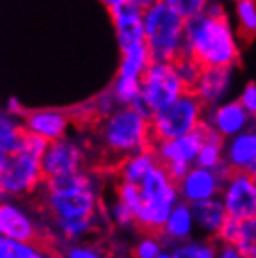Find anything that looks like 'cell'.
I'll list each match as a JSON object with an SVG mask.
<instances>
[{
	"label": "cell",
	"mask_w": 256,
	"mask_h": 258,
	"mask_svg": "<svg viewBox=\"0 0 256 258\" xmlns=\"http://www.w3.org/2000/svg\"><path fill=\"white\" fill-rule=\"evenodd\" d=\"M142 206L135 213L137 228L144 234H159L168 215L179 202L178 183L168 176L167 168L159 165L141 185Z\"/></svg>",
	"instance_id": "cell-5"
},
{
	"label": "cell",
	"mask_w": 256,
	"mask_h": 258,
	"mask_svg": "<svg viewBox=\"0 0 256 258\" xmlns=\"http://www.w3.org/2000/svg\"><path fill=\"white\" fill-rule=\"evenodd\" d=\"M144 43L154 62H176L183 56L185 19L168 0H152L144 10Z\"/></svg>",
	"instance_id": "cell-4"
},
{
	"label": "cell",
	"mask_w": 256,
	"mask_h": 258,
	"mask_svg": "<svg viewBox=\"0 0 256 258\" xmlns=\"http://www.w3.org/2000/svg\"><path fill=\"white\" fill-rule=\"evenodd\" d=\"M114 197L120 202H123L125 206L133 213H137L142 206V195L139 185L133 183H125V181H116L114 185Z\"/></svg>",
	"instance_id": "cell-35"
},
{
	"label": "cell",
	"mask_w": 256,
	"mask_h": 258,
	"mask_svg": "<svg viewBox=\"0 0 256 258\" xmlns=\"http://www.w3.org/2000/svg\"><path fill=\"white\" fill-rule=\"evenodd\" d=\"M39 200L52 221L96 219L101 213L96 178L83 170L73 176L45 180Z\"/></svg>",
	"instance_id": "cell-2"
},
{
	"label": "cell",
	"mask_w": 256,
	"mask_h": 258,
	"mask_svg": "<svg viewBox=\"0 0 256 258\" xmlns=\"http://www.w3.org/2000/svg\"><path fill=\"white\" fill-rule=\"evenodd\" d=\"M239 226H241V221H236V219H226V223L223 225V228L219 230L217 238H215V241H217L219 245H236V239L237 236H239Z\"/></svg>",
	"instance_id": "cell-38"
},
{
	"label": "cell",
	"mask_w": 256,
	"mask_h": 258,
	"mask_svg": "<svg viewBox=\"0 0 256 258\" xmlns=\"http://www.w3.org/2000/svg\"><path fill=\"white\" fill-rule=\"evenodd\" d=\"M165 168H167L168 176H170V178H172V180L176 181V183L183 180L187 172L191 170V167H189V165H179V163H174V165H167Z\"/></svg>",
	"instance_id": "cell-41"
},
{
	"label": "cell",
	"mask_w": 256,
	"mask_h": 258,
	"mask_svg": "<svg viewBox=\"0 0 256 258\" xmlns=\"http://www.w3.org/2000/svg\"><path fill=\"white\" fill-rule=\"evenodd\" d=\"M26 133L38 135L47 142L60 141L70 137V129L73 125V116L70 110L47 107V109H30L23 116Z\"/></svg>",
	"instance_id": "cell-14"
},
{
	"label": "cell",
	"mask_w": 256,
	"mask_h": 258,
	"mask_svg": "<svg viewBox=\"0 0 256 258\" xmlns=\"http://www.w3.org/2000/svg\"><path fill=\"white\" fill-rule=\"evenodd\" d=\"M204 127V125H202ZM202 127L199 131H195L191 135L179 137V139H172V141H163V142H154L152 150L155 152L159 165L167 167V165H189L195 167L197 159L200 154V146H202Z\"/></svg>",
	"instance_id": "cell-17"
},
{
	"label": "cell",
	"mask_w": 256,
	"mask_h": 258,
	"mask_svg": "<svg viewBox=\"0 0 256 258\" xmlns=\"http://www.w3.org/2000/svg\"><path fill=\"white\" fill-rule=\"evenodd\" d=\"M157 167H159V159H157L154 150L150 148L135 155H129L123 161L118 163L116 165V178H118V181L141 185Z\"/></svg>",
	"instance_id": "cell-20"
},
{
	"label": "cell",
	"mask_w": 256,
	"mask_h": 258,
	"mask_svg": "<svg viewBox=\"0 0 256 258\" xmlns=\"http://www.w3.org/2000/svg\"><path fill=\"white\" fill-rule=\"evenodd\" d=\"M157 258H174V256H172V251H170V249H165Z\"/></svg>",
	"instance_id": "cell-47"
},
{
	"label": "cell",
	"mask_w": 256,
	"mask_h": 258,
	"mask_svg": "<svg viewBox=\"0 0 256 258\" xmlns=\"http://www.w3.org/2000/svg\"><path fill=\"white\" fill-rule=\"evenodd\" d=\"M105 213L109 217V223H112V225L122 228V230H127V228L137 226V223H135V213L123 202H120V200L116 199V197L107 204Z\"/></svg>",
	"instance_id": "cell-29"
},
{
	"label": "cell",
	"mask_w": 256,
	"mask_h": 258,
	"mask_svg": "<svg viewBox=\"0 0 256 258\" xmlns=\"http://www.w3.org/2000/svg\"><path fill=\"white\" fill-rule=\"evenodd\" d=\"M174 66H176V71H178L179 79H181V83L185 84V88L189 92L195 88V84L199 83L200 79V73H202V66L197 62L195 58H191V56H179L176 62H174Z\"/></svg>",
	"instance_id": "cell-32"
},
{
	"label": "cell",
	"mask_w": 256,
	"mask_h": 258,
	"mask_svg": "<svg viewBox=\"0 0 256 258\" xmlns=\"http://www.w3.org/2000/svg\"><path fill=\"white\" fill-rule=\"evenodd\" d=\"M250 174H252V176H254V178H256V167H254V170H252V172H250Z\"/></svg>",
	"instance_id": "cell-49"
},
{
	"label": "cell",
	"mask_w": 256,
	"mask_h": 258,
	"mask_svg": "<svg viewBox=\"0 0 256 258\" xmlns=\"http://www.w3.org/2000/svg\"><path fill=\"white\" fill-rule=\"evenodd\" d=\"M26 137L23 118L13 116L6 109H0V146L8 155L21 152Z\"/></svg>",
	"instance_id": "cell-25"
},
{
	"label": "cell",
	"mask_w": 256,
	"mask_h": 258,
	"mask_svg": "<svg viewBox=\"0 0 256 258\" xmlns=\"http://www.w3.org/2000/svg\"><path fill=\"white\" fill-rule=\"evenodd\" d=\"M45 183L41 159L26 152H17L8 157L4 168L0 170V191L6 200L25 199L41 191Z\"/></svg>",
	"instance_id": "cell-8"
},
{
	"label": "cell",
	"mask_w": 256,
	"mask_h": 258,
	"mask_svg": "<svg viewBox=\"0 0 256 258\" xmlns=\"http://www.w3.org/2000/svg\"><path fill=\"white\" fill-rule=\"evenodd\" d=\"M204 13L212 15V17H226V15H228L226 10H224L223 2H208V4H206Z\"/></svg>",
	"instance_id": "cell-43"
},
{
	"label": "cell",
	"mask_w": 256,
	"mask_h": 258,
	"mask_svg": "<svg viewBox=\"0 0 256 258\" xmlns=\"http://www.w3.org/2000/svg\"><path fill=\"white\" fill-rule=\"evenodd\" d=\"M0 236H2V215H0Z\"/></svg>",
	"instance_id": "cell-48"
},
{
	"label": "cell",
	"mask_w": 256,
	"mask_h": 258,
	"mask_svg": "<svg viewBox=\"0 0 256 258\" xmlns=\"http://www.w3.org/2000/svg\"><path fill=\"white\" fill-rule=\"evenodd\" d=\"M185 84L181 83L174 62H154L142 77L141 99L133 105L144 116L152 118L155 112L172 105L183 96Z\"/></svg>",
	"instance_id": "cell-7"
},
{
	"label": "cell",
	"mask_w": 256,
	"mask_h": 258,
	"mask_svg": "<svg viewBox=\"0 0 256 258\" xmlns=\"http://www.w3.org/2000/svg\"><path fill=\"white\" fill-rule=\"evenodd\" d=\"M224 167L228 172H252L256 167V127L224 141Z\"/></svg>",
	"instance_id": "cell-18"
},
{
	"label": "cell",
	"mask_w": 256,
	"mask_h": 258,
	"mask_svg": "<svg viewBox=\"0 0 256 258\" xmlns=\"http://www.w3.org/2000/svg\"><path fill=\"white\" fill-rule=\"evenodd\" d=\"M197 167L212 168V170L226 168L224 167V139L206 125L202 127V146L197 159Z\"/></svg>",
	"instance_id": "cell-24"
},
{
	"label": "cell",
	"mask_w": 256,
	"mask_h": 258,
	"mask_svg": "<svg viewBox=\"0 0 256 258\" xmlns=\"http://www.w3.org/2000/svg\"><path fill=\"white\" fill-rule=\"evenodd\" d=\"M230 219L256 217V178L250 172H228L219 195Z\"/></svg>",
	"instance_id": "cell-10"
},
{
	"label": "cell",
	"mask_w": 256,
	"mask_h": 258,
	"mask_svg": "<svg viewBox=\"0 0 256 258\" xmlns=\"http://www.w3.org/2000/svg\"><path fill=\"white\" fill-rule=\"evenodd\" d=\"M105 215V210L97 215L96 219H73V221H52V232L62 243L71 245V243H79L83 241L86 236L96 230L99 226V217Z\"/></svg>",
	"instance_id": "cell-23"
},
{
	"label": "cell",
	"mask_w": 256,
	"mask_h": 258,
	"mask_svg": "<svg viewBox=\"0 0 256 258\" xmlns=\"http://www.w3.org/2000/svg\"><path fill=\"white\" fill-rule=\"evenodd\" d=\"M86 165V152L83 142L73 137H64L60 141L49 142V148L41 157L45 180L64 178L83 172Z\"/></svg>",
	"instance_id": "cell-11"
},
{
	"label": "cell",
	"mask_w": 256,
	"mask_h": 258,
	"mask_svg": "<svg viewBox=\"0 0 256 258\" xmlns=\"http://www.w3.org/2000/svg\"><path fill=\"white\" fill-rule=\"evenodd\" d=\"M4 109H6L10 114H13V116H19V118L25 116V112H26L25 107L21 105V101L17 99V97H10V99L6 101V107H4Z\"/></svg>",
	"instance_id": "cell-42"
},
{
	"label": "cell",
	"mask_w": 256,
	"mask_h": 258,
	"mask_svg": "<svg viewBox=\"0 0 256 258\" xmlns=\"http://www.w3.org/2000/svg\"><path fill=\"white\" fill-rule=\"evenodd\" d=\"M168 2L185 21L202 15L208 4V0H168Z\"/></svg>",
	"instance_id": "cell-37"
},
{
	"label": "cell",
	"mask_w": 256,
	"mask_h": 258,
	"mask_svg": "<svg viewBox=\"0 0 256 258\" xmlns=\"http://www.w3.org/2000/svg\"><path fill=\"white\" fill-rule=\"evenodd\" d=\"M110 90H112V94H114L116 101H118L120 107H133L141 99L142 79L116 75L112 84H110Z\"/></svg>",
	"instance_id": "cell-28"
},
{
	"label": "cell",
	"mask_w": 256,
	"mask_h": 258,
	"mask_svg": "<svg viewBox=\"0 0 256 258\" xmlns=\"http://www.w3.org/2000/svg\"><path fill=\"white\" fill-rule=\"evenodd\" d=\"M237 101L256 120V83L245 84L241 92H239V96H237Z\"/></svg>",
	"instance_id": "cell-40"
},
{
	"label": "cell",
	"mask_w": 256,
	"mask_h": 258,
	"mask_svg": "<svg viewBox=\"0 0 256 258\" xmlns=\"http://www.w3.org/2000/svg\"><path fill=\"white\" fill-rule=\"evenodd\" d=\"M2 236L25 243H39L41 230L36 217L17 200H4L0 204Z\"/></svg>",
	"instance_id": "cell-15"
},
{
	"label": "cell",
	"mask_w": 256,
	"mask_h": 258,
	"mask_svg": "<svg viewBox=\"0 0 256 258\" xmlns=\"http://www.w3.org/2000/svg\"><path fill=\"white\" fill-rule=\"evenodd\" d=\"M234 28L237 38L250 41L256 36V2L254 0H237L234 4Z\"/></svg>",
	"instance_id": "cell-26"
},
{
	"label": "cell",
	"mask_w": 256,
	"mask_h": 258,
	"mask_svg": "<svg viewBox=\"0 0 256 258\" xmlns=\"http://www.w3.org/2000/svg\"><path fill=\"white\" fill-rule=\"evenodd\" d=\"M60 258H109V254L103 247L96 243L79 241V243L66 245L60 252Z\"/></svg>",
	"instance_id": "cell-34"
},
{
	"label": "cell",
	"mask_w": 256,
	"mask_h": 258,
	"mask_svg": "<svg viewBox=\"0 0 256 258\" xmlns=\"http://www.w3.org/2000/svg\"><path fill=\"white\" fill-rule=\"evenodd\" d=\"M195 232H197V225H195L193 208L189 204H185V202H179L178 206L170 212L159 236L163 239L165 247L172 249L174 245H179V243H185V241L195 239L193 238Z\"/></svg>",
	"instance_id": "cell-19"
},
{
	"label": "cell",
	"mask_w": 256,
	"mask_h": 258,
	"mask_svg": "<svg viewBox=\"0 0 256 258\" xmlns=\"http://www.w3.org/2000/svg\"><path fill=\"white\" fill-rule=\"evenodd\" d=\"M204 125L226 141L247 129L256 127V120L241 107L237 99H228L212 109H206Z\"/></svg>",
	"instance_id": "cell-13"
},
{
	"label": "cell",
	"mask_w": 256,
	"mask_h": 258,
	"mask_svg": "<svg viewBox=\"0 0 256 258\" xmlns=\"http://www.w3.org/2000/svg\"><path fill=\"white\" fill-rule=\"evenodd\" d=\"M234 247L245 258H256V217L249 221H241L239 236H237Z\"/></svg>",
	"instance_id": "cell-30"
},
{
	"label": "cell",
	"mask_w": 256,
	"mask_h": 258,
	"mask_svg": "<svg viewBox=\"0 0 256 258\" xmlns=\"http://www.w3.org/2000/svg\"><path fill=\"white\" fill-rule=\"evenodd\" d=\"M96 135L103 152L118 163L154 146L150 118L135 107H120L110 116L99 120Z\"/></svg>",
	"instance_id": "cell-3"
},
{
	"label": "cell",
	"mask_w": 256,
	"mask_h": 258,
	"mask_svg": "<svg viewBox=\"0 0 256 258\" xmlns=\"http://www.w3.org/2000/svg\"><path fill=\"white\" fill-rule=\"evenodd\" d=\"M206 107L193 92H185L172 105L155 112L150 118L154 142L172 141L179 137L191 135L204 125Z\"/></svg>",
	"instance_id": "cell-6"
},
{
	"label": "cell",
	"mask_w": 256,
	"mask_h": 258,
	"mask_svg": "<svg viewBox=\"0 0 256 258\" xmlns=\"http://www.w3.org/2000/svg\"><path fill=\"white\" fill-rule=\"evenodd\" d=\"M217 258H245V256L239 251H237L236 247H232V245H221V247H219Z\"/></svg>",
	"instance_id": "cell-44"
},
{
	"label": "cell",
	"mask_w": 256,
	"mask_h": 258,
	"mask_svg": "<svg viewBox=\"0 0 256 258\" xmlns=\"http://www.w3.org/2000/svg\"><path fill=\"white\" fill-rule=\"evenodd\" d=\"M8 157H10V155H8L6 152H4V148L0 146V170L4 168V165H6V161H8Z\"/></svg>",
	"instance_id": "cell-46"
},
{
	"label": "cell",
	"mask_w": 256,
	"mask_h": 258,
	"mask_svg": "<svg viewBox=\"0 0 256 258\" xmlns=\"http://www.w3.org/2000/svg\"><path fill=\"white\" fill-rule=\"evenodd\" d=\"M183 54L202 68H236L241 58V45L228 15L212 17L202 13L185 21Z\"/></svg>",
	"instance_id": "cell-1"
},
{
	"label": "cell",
	"mask_w": 256,
	"mask_h": 258,
	"mask_svg": "<svg viewBox=\"0 0 256 258\" xmlns=\"http://www.w3.org/2000/svg\"><path fill=\"white\" fill-rule=\"evenodd\" d=\"M47 148H49V142L45 141V139H41V137L38 135H30V133H26L25 137V142H23V152H26V154L34 155V157H38V159H41L45 155V152H47Z\"/></svg>",
	"instance_id": "cell-39"
},
{
	"label": "cell",
	"mask_w": 256,
	"mask_h": 258,
	"mask_svg": "<svg viewBox=\"0 0 256 258\" xmlns=\"http://www.w3.org/2000/svg\"><path fill=\"white\" fill-rule=\"evenodd\" d=\"M193 215H195V225L200 234H204L206 239H215L219 230L228 219V213L224 210V204L221 199L204 200L199 204H193Z\"/></svg>",
	"instance_id": "cell-21"
},
{
	"label": "cell",
	"mask_w": 256,
	"mask_h": 258,
	"mask_svg": "<svg viewBox=\"0 0 256 258\" xmlns=\"http://www.w3.org/2000/svg\"><path fill=\"white\" fill-rule=\"evenodd\" d=\"M219 243L215 239H191L185 243L174 245L172 251L174 258H217Z\"/></svg>",
	"instance_id": "cell-27"
},
{
	"label": "cell",
	"mask_w": 256,
	"mask_h": 258,
	"mask_svg": "<svg viewBox=\"0 0 256 258\" xmlns=\"http://www.w3.org/2000/svg\"><path fill=\"white\" fill-rule=\"evenodd\" d=\"M38 249L39 243H25L0 236V258H32Z\"/></svg>",
	"instance_id": "cell-31"
},
{
	"label": "cell",
	"mask_w": 256,
	"mask_h": 258,
	"mask_svg": "<svg viewBox=\"0 0 256 258\" xmlns=\"http://www.w3.org/2000/svg\"><path fill=\"white\" fill-rule=\"evenodd\" d=\"M234 88V68H204L200 73L199 83L195 84L193 94L206 109L228 101Z\"/></svg>",
	"instance_id": "cell-16"
},
{
	"label": "cell",
	"mask_w": 256,
	"mask_h": 258,
	"mask_svg": "<svg viewBox=\"0 0 256 258\" xmlns=\"http://www.w3.org/2000/svg\"><path fill=\"white\" fill-rule=\"evenodd\" d=\"M90 103H92V107H94L97 122L103 120V118L110 116L112 112H116V110L120 109V105H118V101H116L114 94H112V90H110V86L99 92L94 99H90Z\"/></svg>",
	"instance_id": "cell-36"
},
{
	"label": "cell",
	"mask_w": 256,
	"mask_h": 258,
	"mask_svg": "<svg viewBox=\"0 0 256 258\" xmlns=\"http://www.w3.org/2000/svg\"><path fill=\"white\" fill-rule=\"evenodd\" d=\"M120 52H122V56H120V66H118L116 75L142 79L144 73L148 71V68L154 64V58H152L146 43H137V45L125 47Z\"/></svg>",
	"instance_id": "cell-22"
},
{
	"label": "cell",
	"mask_w": 256,
	"mask_h": 258,
	"mask_svg": "<svg viewBox=\"0 0 256 258\" xmlns=\"http://www.w3.org/2000/svg\"><path fill=\"white\" fill-rule=\"evenodd\" d=\"M32 258H60V256H58L56 252L49 251L47 247H41V245H39V249L36 251V254H34Z\"/></svg>",
	"instance_id": "cell-45"
},
{
	"label": "cell",
	"mask_w": 256,
	"mask_h": 258,
	"mask_svg": "<svg viewBox=\"0 0 256 258\" xmlns=\"http://www.w3.org/2000/svg\"><path fill=\"white\" fill-rule=\"evenodd\" d=\"M167 247L159 234H144L133 247V258H157Z\"/></svg>",
	"instance_id": "cell-33"
},
{
	"label": "cell",
	"mask_w": 256,
	"mask_h": 258,
	"mask_svg": "<svg viewBox=\"0 0 256 258\" xmlns=\"http://www.w3.org/2000/svg\"><path fill=\"white\" fill-rule=\"evenodd\" d=\"M152 0H105L120 51L144 43V10Z\"/></svg>",
	"instance_id": "cell-9"
},
{
	"label": "cell",
	"mask_w": 256,
	"mask_h": 258,
	"mask_svg": "<svg viewBox=\"0 0 256 258\" xmlns=\"http://www.w3.org/2000/svg\"><path fill=\"white\" fill-rule=\"evenodd\" d=\"M226 174H228L226 168L212 170V168H202L195 165L185 174V178L178 181L179 200L193 206L204 200L219 199Z\"/></svg>",
	"instance_id": "cell-12"
}]
</instances>
